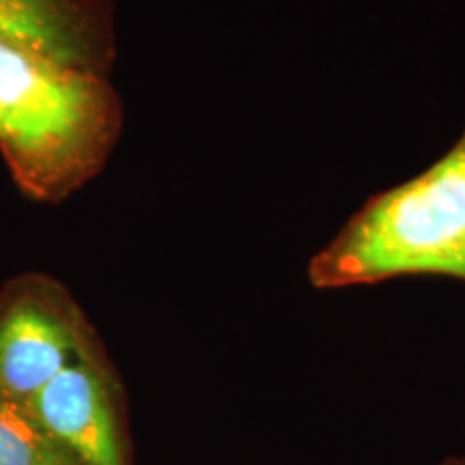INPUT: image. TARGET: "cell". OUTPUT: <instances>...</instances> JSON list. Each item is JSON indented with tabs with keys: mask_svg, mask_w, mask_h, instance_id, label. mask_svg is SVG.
Here are the masks:
<instances>
[{
	"mask_svg": "<svg viewBox=\"0 0 465 465\" xmlns=\"http://www.w3.org/2000/svg\"><path fill=\"white\" fill-rule=\"evenodd\" d=\"M119 110L95 69L0 39V151L17 183L56 199L102 166Z\"/></svg>",
	"mask_w": 465,
	"mask_h": 465,
	"instance_id": "cell-1",
	"label": "cell"
},
{
	"mask_svg": "<svg viewBox=\"0 0 465 465\" xmlns=\"http://www.w3.org/2000/svg\"><path fill=\"white\" fill-rule=\"evenodd\" d=\"M405 276L465 284V130L414 179L371 196L308 265L315 289Z\"/></svg>",
	"mask_w": 465,
	"mask_h": 465,
	"instance_id": "cell-2",
	"label": "cell"
},
{
	"mask_svg": "<svg viewBox=\"0 0 465 465\" xmlns=\"http://www.w3.org/2000/svg\"><path fill=\"white\" fill-rule=\"evenodd\" d=\"M83 353L72 317L39 289H25L0 311V391L20 403Z\"/></svg>",
	"mask_w": 465,
	"mask_h": 465,
	"instance_id": "cell-3",
	"label": "cell"
},
{
	"mask_svg": "<svg viewBox=\"0 0 465 465\" xmlns=\"http://www.w3.org/2000/svg\"><path fill=\"white\" fill-rule=\"evenodd\" d=\"M26 407L78 465H125L106 383L84 353L45 383Z\"/></svg>",
	"mask_w": 465,
	"mask_h": 465,
	"instance_id": "cell-4",
	"label": "cell"
},
{
	"mask_svg": "<svg viewBox=\"0 0 465 465\" xmlns=\"http://www.w3.org/2000/svg\"><path fill=\"white\" fill-rule=\"evenodd\" d=\"M0 39L93 69L95 39L75 0H0Z\"/></svg>",
	"mask_w": 465,
	"mask_h": 465,
	"instance_id": "cell-5",
	"label": "cell"
},
{
	"mask_svg": "<svg viewBox=\"0 0 465 465\" xmlns=\"http://www.w3.org/2000/svg\"><path fill=\"white\" fill-rule=\"evenodd\" d=\"M0 465H78L28 407L0 391Z\"/></svg>",
	"mask_w": 465,
	"mask_h": 465,
	"instance_id": "cell-6",
	"label": "cell"
},
{
	"mask_svg": "<svg viewBox=\"0 0 465 465\" xmlns=\"http://www.w3.org/2000/svg\"><path fill=\"white\" fill-rule=\"evenodd\" d=\"M444 465H465V457L463 459H450V461H446Z\"/></svg>",
	"mask_w": 465,
	"mask_h": 465,
	"instance_id": "cell-7",
	"label": "cell"
}]
</instances>
